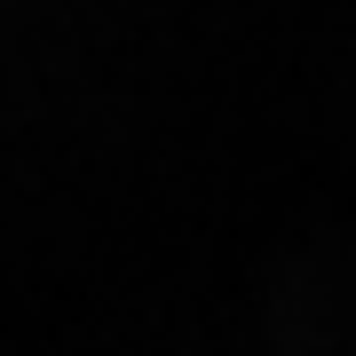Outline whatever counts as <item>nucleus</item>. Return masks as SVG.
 Instances as JSON below:
<instances>
[]
</instances>
